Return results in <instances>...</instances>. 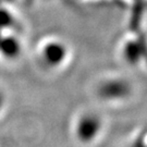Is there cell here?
<instances>
[{"label": "cell", "mask_w": 147, "mask_h": 147, "mask_svg": "<svg viewBox=\"0 0 147 147\" xmlns=\"http://www.w3.org/2000/svg\"><path fill=\"white\" fill-rule=\"evenodd\" d=\"M65 46L57 39L46 40L39 47V58L46 67L56 68L59 67L65 58Z\"/></svg>", "instance_id": "1"}, {"label": "cell", "mask_w": 147, "mask_h": 147, "mask_svg": "<svg viewBox=\"0 0 147 147\" xmlns=\"http://www.w3.org/2000/svg\"><path fill=\"white\" fill-rule=\"evenodd\" d=\"M22 53V42L20 38L11 34L9 32H5L0 36V56L5 60H16Z\"/></svg>", "instance_id": "2"}, {"label": "cell", "mask_w": 147, "mask_h": 147, "mask_svg": "<svg viewBox=\"0 0 147 147\" xmlns=\"http://www.w3.org/2000/svg\"><path fill=\"white\" fill-rule=\"evenodd\" d=\"M16 24V14L8 8L0 7V32H9Z\"/></svg>", "instance_id": "3"}, {"label": "cell", "mask_w": 147, "mask_h": 147, "mask_svg": "<svg viewBox=\"0 0 147 147\" xmlns=\"http://www.w3.org/2000/svg\"><path fill=\"white\" fill-rule=\"evenodd\" d=\"M5 107H7V95L3 89L0 88V116L3 113Z\"/></svg>", "instance_id": "4"}]
</instances>
